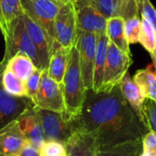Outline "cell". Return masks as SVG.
I'll use <instances>...</instances> for the list:
<instances>
[{
	"label": "cell",
	"mask_w": 156,
	"mask_h": 156,
	"mask_svg": "<svg viewBox=\"0 0 156 156\" xmlns=\"http://www.w3.org/2000/svg\"><path fill=\"white\" fill-rule=\"evenodd\" d=\"M73 131L90 134L98 150L142 140L149 132L123 97L119 86L109 91L87 90L82 108L71 120Z\"/></svg>",
	"instance_id": "6da1fadb"
},
{
	"label": "cell",
	"mask_w": 156,
	"mask_h": 156,
	"mask_svg": "<svg viewBox=\"0 0 156 156\" xmlns=\"http://www.w3.org/2000/svg\"><path fill=\"white\" fill-rule=\"evenodd\" d=\"M60 85L65 101V114L71 121L80 112L87 90L80 71L79 51L76 46L70 50L66 72Z\"/></svg>",
	"instance_id": "7a4b0ae2"
},
{
	"label": "cell",
	"mask_w": 156,
	"mask_h": 156,
	"mask_svg": "<svg viewBox=\"0 0 156 156\" xmlns=\"http://www.w3.org/2000/svg\"><path fill=\"white\" fill-rule=\"evenodd\" d=\"M5 52L3 59L4 61L7 62L16 54H23L33 61L37 69L43 70L37 48L27 32L23 16L16 17L7 26V31L5 36Z\"/></svg>",
	"instance_id": "3957f363"
},
{
	"label": "cell",
	"mask_w": 156,
	"mask_h": 156,
	"mask_svg": "<svg viewBox=\"0 0 156 156\" xmlns=\"http://www.w3.org/2000/svg\"><path fill=\"white\" fill-rule=\"evenodd\" d=\"M132 64V54L122 51L109 40L102 85L99 91H109L119 86Z\"/></svg>",
	"instance_id": "277c9868"
},
{
	"label": "cell",
	"mask_w": 156,
	"mask_h": 156,
	"mask_svg": "<svg viewBox=\"0 0 156 156\" xmlns=\"http://www.w3.org/2000/svg\"><path fill=\"white\" fill-rule=\"evenodd\" d=\"M35 111L46 141H56L65 145L73 133L71 121L65 112L46 110L36 105Z\"/></svg>",
	"instance_id": "5b68a950"
},
{
	"label": "cell",
	"mask_w": 156,
	"mask_h": 156,
	"mask_svg": "<svg viewBox=\"0 0 156 156\" xmlns=\"http://www.w3.org/2000/svg\"><path fill=\"white\" fill-rule=\"evenodd\" d=\"M6 63L4 60L0 62V130L17 120L25 112L35 106L30 98L11 95L4 89L2 77Z\"/></svg>",
	"instance_id": "8992f818"
},
{
	"label": "cell",
	"mask_w": 156,
	"mask_h": 156,
	"mask_svg": "<svg viewBox=\"0 0 156 156\" xmlns=\"http://www.w3.org/2000/svg\"><path fill=\"white\" fill-rule=\"evenodd\" d=\"M24 14L39 25L56 40L54 23L60 5L56 0H21Z\"/></svg>",
	"instance_id": "52a82bcc"
},
{
	"label": "cell",
	"mask_w": 156,
	"mask_h": 156,
	"mask_svg": "<svg viewBox=\"0 0 156 156\" xmlns=\"http://www.w3.org/2000/svg\"><path fill=\"white\" fill-rule=\"evenodd\" d=\"M97 35L78 30L76 48L79 51L80 71L86 90H92Z\"/></svg>",
	"instance_id": "ba28073f"
},
{
	"label": "cell",
	"mask_w": 156,
	"mask_h": 156,
	"mask_svg": "<svg viewBox=\"0 0 156 156\" xmlns=\"http://www.w3.org/2000/svg\"><path fill=\"white\" fill-rule=\"evenodd\" d=\"M56 40L64 48L71 49L77 42L78 28L74 5L69 2L60 6L54 23Z\"/></svg>",
	"instance_id": "9c48e42d"
},
{
	"label": "cell",
	"mask_w": 156,
	"mask_h": 156,
	"mask_svg": "<svg viewBox=\"0 0 156 156\" xmlns=\"http://www.w3.org/2000/svg\"><path fill=\"white\" fill-rule=\"evenodd\" d=\"M33 102L37 107L42 109L65 112V101L61 85L48 76L47 69L42 71L39 88Z\"/></svg>",
	"instance_id": "30bf717a"
},
{
	"label": "cell",
	"mask_w": 156,
	"mask_h": 156,
	"mask_svg": "<svg viewBox=\"0 0 156 156\" xmlns=\"http://www.w3.org/2000/svg\"><path fill=\"white\" fill-rule=\"evenodd\" d=\"M73 5L78 30L96 35L106 31L107 19L91 5L90 0H77Z\"/></svg>",
	"instance_id": "8fae6325"
},
{
	"label": "cell",
	"mask_w": 156,
	"mask_h": 156,
	"mask_svg": "<svg viewBox=\"0 0 156 156\" xmlns=\"http://www.w3.org/2000/svg\"><path fill=\"white\" fill-rule=\"evenodd\" d=\"M23 19L25 22L26 29L31 41L37 48L41 68L42 69H47L48 67L49 58L52 51V47L54 39L49 37V35L35 21H33L28 16L23 14Z\"/></svg>",
	"instance_id": "7c38bea8"
},
{
	"label": "cell",
	"mask_w": 156,
	"mask_h": 156,
	"mask_svg": "<svg viewBox=\"0 0 156 156\" xmlns=\"http://www.w3.org/2000/svg\"><path fill=\"white\" fill-rule=\"evenodd\" d=\"M17 120L0 130V156H17L27 142Z\"/></svg>",
	"instance_id": "4fadbf2b"
},
{
	"label": "cell",
	"mask_w": 156,
	"mask_h": 156,
	"mask_svg": "<svg viewBox=\"0 0 156 156\" xmlns=\"http://www.w3.org/2000/svg\"><path fill=\"white\" fill-rule=\"evenodd\" d=\"M19 127L27 140L35 147L40 149L46 142L41 124L36 114L35 106L28 109L17 119Z\"/></svg>",
	"instance_id": "5bb4252c"
},
{
	"label": "cell",
	"mask_w": 156,
	"mask_h": 156,
	"mask_svg": "<svg viewBox=\"0 0 156 156\" xmlns=\"http://www.w3.org/2000/svg\"><path fill=\"white\" fill-rule=\"evenodd\" d=\"M67 156H96L98 147L94 139L88 133L73 131L65 144Z\"/></svg>",
	"instance_id": "9a60e30c"
},
{
	"label": "cell",
	"mask_w": 156,
	"mask_h": 156,
	"mask_svg": "<svg viewBox=\"0 0 156 156\" xmlns=\"http://www.w3.org/2000/svg\"><path fill=\"white\" fill-rule=\"evenodd\" d=\"M70 50L71 49L62 47L57 40H55L53 43L47 70L48 76L59 84L62 82L66 72Z\"/></svg>",
	"instance_id": "2e32d148"
},
{
	"label": "cell",
	"mask_w": 156,
	"mask_h": 156,
	"mask_svg": "<svg viewBox=\"0 0 156 156\" xmlns=\"http://www.w3.org/2000/svg\"><path fill=\"white\" fill-rule=\"evenodd\" d=\"M119 87L121 89L123 97L130 104L132 109L134 111L138 118L141 120V122H143L145 124L144 114H143V106H144V98L143 97L138 86L136 85V83L134 82L132 76L129 73L125 74L121 83L119 84Z\"/></svg>",
	"instance_id": "e0dca14e"
},
{
	"label": "cell",
	"mask_w": 156,
	"mask_h": 156,
	"mask_svg": "<svg viewBox=\"0 0 156 156\" xmlns=\"http://www.w3.org/2000/svg\"><path fill=\"white\" fill-rule=\"evenodd\" d=\"M108 44H109V38L106 34V31L97 35L96 53H95L94 69H93V82H92V90L95 92H98L102 85Z\"/></svg>",
	"instance_id": "ac0fdd59"
},
{
	"label": "cell",
	"mask_w": 156,
	"mask_h": 156,
	"mask_svg": "<svg viewBox=\"0 0 156 156\" xmlns=\"http://www.w3.org/2000/svg\"><path fill=\"white\" fill-rule=\"evenodd\" d=\"M133 80L138 86L144 99L156 101V71L154 65L136 71Z\"/></svg>",
	"instance_id": "d6986e66"
},
{
	"label": "cell",
	"mask_w": 156,
	"mask_h": 156,
	"mask_svg": "<svg viewBox=\"0 0 156 156\" xmlns=\"http://www.w3.org/2000/svg\"><path fill=\"white\" fill-rule=\"evenodd\" d=\"M106 34L111 42H112L122 51L131 54L130 45L125 37L124 33V18L116 16L107 19Z\"/></svg>",
	"instance_id": "ffe728a7"
},
{
	"label": "cell",
	"mask_w": 156,
	"mask_h": 156,
	"mask_svg": "<svg viewBox=\"0 0 156 156\" xmlns=\"http://www.w3.org/2000/svg\"><path fill=\"white\" fill-rule=\"evenodd\" d=\"M142 153L143 139L100 149L96 156H141Z\"/></svg>",
	"instance_id": "44dd1931"
},
{
	"label": "cell",
	"mask_w": 156,
	"mask_h": 156,
	"mask_svg": "<svg viewBox=\"0 0 156 156\" xmlns=\"http://www.w3.org/2000/svg\"><path fill=\"white\" fill-rule=\"evenodd\" d=\"M6 68L9 69L19 80L24 82L37 69L33 61L23 54H16L12 57L7 61Z\"/></svg>",
	"instance_id": "7402d4cb"
},
{
	"label": "cell",
	"mask_w": 156,
	"mask_h": 156,
	"mask_svg": "<svg viewBox=\"0 0 156 156\" xmlns=\"http://www.w3.org/2000/svg\"><path fill=\"white\" fill-rule=\"evenodd\" d=\"M2 83L4 89L11 95L24 97L27 96L25 82L19 80L9 69L5 67L3 72Z\"/></svg>",
	"instance_id": "603a6c76"
},
{
	"label": "cell",
	"mask_w": 156,
	"mask_h": 156,
	"mask_svg": "<svg viewBox=\"0 0 156 156\" xmlns=\"http://www.w3.org/2000/svg\"><path fill=\"white\" fill-rule=\"evenodd\" d=\"M0 6L6 27L14 19L24 14L21 0H0Z\"/></svg>",
	"instance_id": "cb8c5ba5"
},
{
	"label": "cell",
	"mask_w": 156,
	"mask_h": 156,
	"mask_svg": "<svg viewBox=\"0 0 156 156\" xmlns=\"http://www.w3.org/2000/svg\"><path fill=\"white\" fill-rule=\"evenodd\" d=\"M141 31V18L139 16H133L124 19V33L129 45L139 42Z\"/></svg>",
	"instance_id": "d4e9b609"
},
{
	"label": "cell",
	"mask_w": 156,
	"mask_h": 156,
	"mask_svg": "<svg viewBox=\"0 0 156 156\" xmlns=\"http://www.w3.org/2000/svg\"><path fill=\"white\" fill-rule=\"evenodd\" d=\"M143 114L149 131L156 133V101L151 99H144Z\"/></svg>",
	"instance_id": "484cf974"
},
{
	"label": "cell",
	"mask_w": 156,
	"mask_h": 156,
	"mask_svg": "<svg viewBox=\"0 0 156 156\" xmlns=\"http://www.w3.org/2000/svg\"><path fill=\"white\" fill-rule=\"evenodd\" d=\"M90 2L106 19L118 16L115 0H90Z\"/></svg>",
	"instance_id": "4316f807"
},
{
	"label": "cell",
	"mask_w": 156,
	"mask_h": 156,
	"mask_svg": "<svg viewBox=\"0 0 156 156\" xmlns=\"http://www.w3.org/2000/svg\"><path fill=\"white\" fill-rule=\"evenodd\" d=\"M117 4L118 16L124 19L133 16H139L137 0H115Z\"/></svg>",
	"instance_id": "83f0119b"
},
{
	"label": "cell",
	"mask_w": 156,
	"mask_h": 156,
	"mask_svg": "<svg viewBox=\"0 0 156 156\" xmlns=\"http://www.w3.org/2000/svg\"><path fill=\"white\" fill-rule=\"evenodd\" d=\"M41 69H36L35 71L29 76V78L25 81V87H26V91H27V97L30 98L33 101L37 96L38 88H39V83H40V77L42 74Z\"/></svg>",
	"instance_id": "f1b7e54d"
},
{
	"label": "cell",
	"mask_w": 156,
	"mask_h": 156,
	"mask_svg": "<svg viewBox=\"0 0 156 156\" xmlns=\"http://www.w3.org/2000/svg\"><path fill=\"white\" fill-rule=\"evenodd\" d=\"M40 156H63L66 154L65 145L56 141H46L39 149Z\"/></svg>",
	"instance_id": "f546056e"
},
{
	"label": "cell",
	"mask_w": 156,
	"mask_h": 156,
	"mask_svg": "<svg viewBox=\"0 0 156 156\" xmlns=\"http://www.w3.org/2000/svg\"><path fill=\"white\" fill-rule=\"evenodd\" d=\"M143 154L146 156H156V133L151 131L143 138Z\"/></svg>",
	"instance_id": "4dcf8cb0"
},
{
	"label": "cell",
	"mask_w": 156,
	"mask_h": 156,
	"mask_svg": "<svg viewBox=\"0 0 156 156\" xmlns=\"http://www.w3.org/2000/svg\"><path fill=\"white\" fill-rule=\"evenodd\" d=\"M17 156H40V151L31 143L27 141Z\"/></svg>",
	"instance_id": "1f68e13d"
},
{
	"label": "cell",
	"mask_w": 156,
	"mask_h": 156,
	"mask_svg": "<svg viewBox=\"0 0 156 156\" xmlns=\"http://www.w3.org/2000/svg\"><path fill=\"white\" fill-rule=\"evenodd\" d=\"M0 29L4 35V37L5 36L6 34V31H7V27H6V24L5 22V19L3 17V14H2V10H1V6H0Z\"/></svg>",
	"instance_id": "d6a6232c"
},
{
	"label": "cell",
	"mask_w": 156,
	"mask_h": 156,
	"mask_svg": "<svg viewBox=\"0 0 156 156\" xmlns=\"http://www.w3.org/2000/svg\"><path fill=\"white\" fill-rule=\"evenodd\" d=\"M60 5H65V4H67V3H69V2H71V3H75L77 0H56Z\"/></svg>",
	"instance_id": "836d02e7"
},
{
	"label": "cell",
	"mask_w": 156,
	"mask_h": 156,
	"mask_svg": "<svg viewBox=\"0 0 156 156\" xmlns=\"http://www.w3.org/2000/svg\"><path fill=\"white\" fill-rule=\"evenodd\" d=\"M141 156H146V155H145L144 154H143V153H142V154H141Z\"/></svg>",
	"instance_id": "e575fe53"
},
{
	"label": "cell",
	"mask_w": 156,
	"mask_h": 156,
	"mask_svg": "<svg viewBox=\"0 0 156 156\" xmlns=\"http://www.w3.org/2000/svg\"><path fill=\"white\" fill-rule=\"evenodd\" d=\"M63 156H67V155H63Z\"/></svg>",
	"instance_id": "d590c367"
}]
</instances>
